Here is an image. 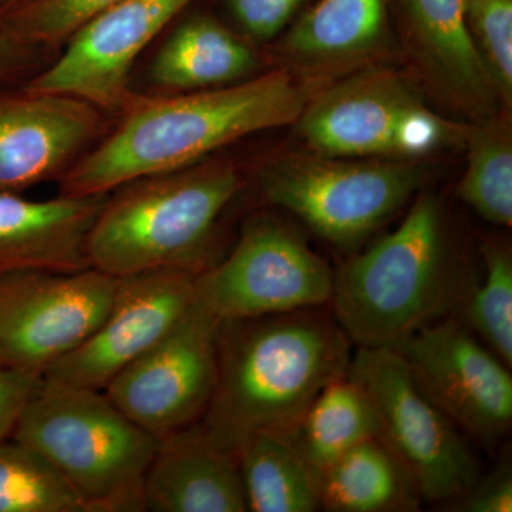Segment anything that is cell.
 <instances>
[{
	"instance_id": "6da1fadb",
	"label": "cell",
	"mask_w": 512,
	"mask_h": 512,
	"mask_svg": "<svg viewBox=\"0 0 512 512\" xmlns=\"http://www.w3.org/2000/svg\"><path fill=\"white\" fill-rule=\"evenodd\" d=\"M305 97L285 72L214 90L133 96L119 126L59 178L60 194L106 195L151 175L183 170L241 138L296 123Z\"/></svg>"
},
{
	"instance_id": "7a4b0ae2",
	"label": "cell",
	"mask_w": 512,
	"mask_h": 512,
	"mask_svg": "<svg viewBox=\"0 0 512 512\" xmlns=\"http://www.w3.org/2000/svg\"><path fill=\"white\" fill-rule=\"evenodd\" d=\"M352 346L329 305L221 322L217 383L195 426L235 456L258 431L291 433L348 375Z\"/></svg>"
},
{
	"instance_id": "3957f363",
	"label": "cell",
	"mask_w": 512,
	"mask_h": 512,
	"mask_svg": "<svg viewBox=\"0 0 512 512\" xmlns=\"http://www.w3.org/2000/svg\"><path fill=\"white\" fill-rule=\"evenodd\" d=\"M471 285L451 262L439 198L420 192L399 227L335 272L329 308L356 348L392 349L457 315Z\"/></svg>"
},
{
	"instance_id": "277c9868",
	"label": "cell",
	"mask_w": 512,
	"mask_h": 512,
	"mask_svg": "<svg viewBox=\"0 0 512 512\" xmlns=\"http://www.w3.org/2000/svg\"><path fill=\"white\" fill-rule=\"evenodd\" d=\"M231 164H194L114 190L90 229V266L114 278L210 268V247L222 212L241 190Z\"/></svg>"
},
{
	"instance_id": "5b68a950",
	"label": "cell",
	"mask_w": 512,
	"mask_h": 512,
	"mask_svg": "<svg viewBox=\"0 0 512 512\" xmlns=\"http://www.w3.org/2000/svg\"><path fill=\"white\" fill-rule=\"evenodd\" d=\"M10 439L45 458L87 512L146 511L144 480L160 440L103 390L42 380Z\"/></svg>"
},
{
	"instance_id": "8992f818",
	"label": "cell",
	"mask_w": 512,
	"mask_h": 512,
	"mask_svg": "<svg viewBox=\"0 0 512 512\" xmlns=\"http://www.w3.org/2000/svg\"><path fill=\"white\" fill-rule=\"evenodd\" d=\"M348 376L365 389L377 421L376 439L399 461L426 503L446 504L480 476L463 434L410 375L390 348H357Z\"/></svg>"
},
{
	"instance_id": "52a82bcc",
	"label": "cell",
	"mask_w": 512,
	"mask_h": 512,
	"mask_svg": "<svg viewBox=\"0 0 512 512\" xmlns=\"http://www.w3.org/2000/svg\"><path fill=\"white\" fill-rule=\"evenodd\" d=\"M335 272L295 231L256 217L227 258L195 278V299L221 322L328 306Z\"/></svg>"
},
{
	"instance_id": "ba28073f",
	"label": "cell",
	"mask_w": 512,
	"mask_h": 512,
	"mask_svg": "<svg viewBox=\"0 0 512 512\" xmlns=\"http://www.w3.org/2000/svg\"><path fill=\"white\" fill-rule=\"evenodd\" d=\"M421 181L413 165L298 158L269 168L262 192L320 238L353 247L389 220Z\"/></svg>"
},
{
	"instance_id": "9c48e42d",
	"label": "cell",
	"mask_w": 512,
	"mask_h": 512,
	"mask_svg": "<svg viewBox=\"0 0 512 512\" xmlns=\"http://www.w3.org/2000/svg\"><path fill=\"white\" fill-rule=\"evenodd\" d=\"M117 282L96 268L0 275V367L43 376L100 325Z\"/></svg>"
},
{
	"instance_id": "30bf717a",
	"label": "cell",
	"mask_w": 512,
	"mask_h": 512,
	"mask_svg": "<svg viewBox=\"0 0 512 512\" xmlns=\"http://www.w3.org/2000/svg\"><path fill=\"white\" fill-rule=\"evenodd\" d=\"M458 430L493 448L512 426V375L457 315L423 326L394 348Z\"/></svg>"
},
{
	"instance_id": "8fae6325",
	"label": "cell",
	"mask_w": 512,
	"mask_h": 512,
	"mask_svg": "<svg viewBox=\"0 0 512 512\" xmlns=\"http://www.w3.org/2000/svg\"><path fill=\"white\" fill-rule=\"evenodd\" d=\"M220 326L195 299L184 318L103 392L158 440L190 429L207 410L217 383Z\"/></svg>"
},
{
	"instance_id": "7c38bea8",
	"label": "cell",
	"mask_w": 512,
	"mask_h": 512,
	"mask_svg": "<svg viewBox=\"0 0 512 512\" xmlns=\"http://www.w3.org/2000/svg\"><path fill=\"white\" fill-rule=\"evenodd\" d=\"M303 137L326 157L420 156L439 146L448 126L392 74L339 84L303 109Z\"/></svg>"
},
{
	"instance_id": "4fadbf2b",
	"label": "cell",
	"mask_w": 512,
	"mask_h": 512,
	"mask_svg": "<svg viewBox=\"0 0 512 512\" xmlns=\"http://www.w3.org/2000/svg\"><path fill=\"white\" fill-rule=\"evenodd\" d=\"M197 275L158 271L119 278L109 311L92 335L43 373L57 386L104 390L184 318Z\"/></svg>"
},
{
	"instance_id": "5bb4252c",
	"label": "cell",
	"mask_w": 512,
	"mask_h": 512,
	"mask_svg": "<svg viewBox=\"0 0 512 512\" xmlns=\"http://www.w3.org/2000/svg\"><path fill=\"white\" fill-rule=\"evenodd\" d=\"M192 0H121L67 39L66 50L26 89L64 94L106 111H123L134 94V63Z\"/></svg>"
},
{
	"instance_id": "9a60e30c",
	"label": "cell",
	"mask_w": 512,
	"mask_h": 512,
	"mask_svg": "<svg viewBox=\"0 0 512 512\" xmlns=\"http://www.w3.org/2000/svg\"><path fill=\"white\" fill-rule=\"evenodd\" d=\"M106 127L104 111L76 97L0 92V192L62 177Z\"/></svg>"
},
{
	"instance_id": "2e32d148",
	"label": "cell",
	"mask_w": 512,
	"mask_h": 512,
	"mask_svg": "<svg viewBox=\"0 0 512 512\" xmlns=\"http://www.w3.org/2000/svg\"><path fill=\"white\" fill-rule=\"evenodd\" d=\"M107 195L35 201L0 192V275L92 268L87 239Z\"/></svg>"
},
{
	"instance_id": "e0dca14e",
	"label": "cell",
	"mask_w": 512,
	"mask_h": 512,
	"mask_svg": "<svg viewBox=\"0 0 512 512\" xmlns=\"http://www.w3.org/2000/svg\"><path fill=\"white\" fill-rule=\"evenodd\" d=\"M144 510L247 512L238 457L197 426L160 440L144 480Z\"/></svg>"
},
{
	"instance_id": "ac0fdd59",
	"label": "cell",
	"mask_w": 512,
	"mask_h": 512,
	"mask_svg": "<svg viewBox=\"0 0 512 512\" xmlns=\"http://www.w3.org/2000/svg\"><path fill=\"white\" fill-rule=\"evenodd\" d=\"M254 66V53L239 37L215 20L195 18L165 40L150 74L160 89L197 92L237 82Z\"/></svg>"
},
{
	"instance_id": "d6986e66",
	"label": "cell",
	"mask_w": 512,
	"mask_h": 512,
	"mask_svg": "<svg viewBox=\"0 0 512 512\" xmlns=\"http://www.w3.org/2000/svg\"><path fill=\"white\" fill-rule=\"evenodd\" d=\"M320 510L330 512L419 511L412 478L376 437L357 444L319 474Z\"/></svg>"
},
{
	"instance_id": "ffe728a7",
	"label": "cell",
	"mask_w": 512,
	"mask_h": 512,
	"mask_svg": "<svg viewBox=\"0 0 512 512\" xmlns=\"http://www.w3.org/2000/svg\"><path fill=\"white\" fill-rule=\"evenodd\" d=\"M237 457L248 511L320 510L319 471L303 456L293 431H258Z\"/></svg>"
},
{
	"instance_id": "44dd1931",
	"label": "cell",
	"mask_w": 512,
	"mask_h": 512,
	"mask_svg": "<svg viewBox=\"0 0 512 512\" xmlns=\"http://www.w3.org/2000/svg\"><path fill=\"white\" fill-rule=\"evenodd\" d=\"M376 433L372 402L365 389L348 375L328 384L293 430L303 456L319 474Z\"/></svg>"
},
{
	"instance_id": "7402d4cb",
	"label": "cell",
	"mask_w": 512,
	"mask_h": 512,
	"mask_svg": "<svg viewBox=\"0 0 512 512\" xmlns=\"http://www.w3.org/2000/svg\"><path fill=\"white\" fill-rule=\"evenodd\" d=\"M384 26V0H320L286 43L295 55L311 59L357 55L382 39Z\"/></svg>"
},
{
	"instance_id": "603a6c76",
	"label": "cell",
	"mask_w": 512,
	"mask_h": 512,
	"mask_svg": "<svg viewBox=\"0 0 512 512\" xmlns=\"http://www.w3.org/2000/svg\"><path fill=\"white\" fill-rule=\"evenodd\" d=\"M414 28L441 70L463 89L483 93L490 73L468 29L467 0H409Z\"/></svg>"
},
{
	"instance_id": "cb8c5ba5",
	"label": "cell",
	"mask_w": 512,
	"mask_h": 512,
	"mask_svg": "<svg viewBox=\"0 0 512 512\" xmlns=\"http://www.w3.org/2000/svg\"><path fill=\"white\" fill-rule=\"evenodd\" d=\"M0 512H87L55 468L15 440L0 441Z\"/></svg>"
},
{
	"instance_id": "d4e9b609",
	"label": "cell",
	"mask_w": 512,
	"mask_h": 512,
	"mask_svg": "<svg viewBox=\"0 0 512 512\" xmlns=\"http://www.w3.org/2000/svg\"><path fill=\"white\" fill-rule=\"evenodd\" d=\"M483 281L470 286L457 316L512 369V258L494 241L483 247Z\"/></svg>"
},
{
	"instance_id": "484cf974",
	"label": "cell",
	"mask_w": 512,
	"mask_h": 512,
	"mask_svg": "<svg viewBox=\"0 0 512 512\" xmlns=\"http://www.w3.org/2000/svg\"><path fill=\"white\" fill-rule=\"evenodd\" d=\"M458 197L500 227L512 224V146L504 128L483 127L471 138Z\"/></svg>"
},
{
	"instance_id": "4316f807",
	"label": "cell",
	"mask_w": 512,
	"mask_h": 512,
	"mask_svg": "<svg viewBox=\"0 0 512 512\" xmlns=\"http://www.w3.org/2000/svg\"><path fill=\"white\" fill-rule=\"evenodd\" d=\"M121 0H25L0 13V29L28 47L67 42L73 33Z\"/></svg>"
},
{
	"instance_id": "83f0119b",
	"label": "cell",
	"mask_w": 512,
	"mask_h": 512,
	"mask_svg": "<svg viewBox=\"0 0 512 512\" xmlns=\"http://www.w3.org/2000/svg\"><path fill=\"white\" fill-rule=\"evenodd\" d=\"M467 20L505 87L512 86V0H467Z\"/></svg>"
},
{
	"instance_id": "f1b7e54d",
	"label": "cell",
	"mask_w": 512,
	"mask_h": 512,
	"mask_svg": "<svg viewBox=\"0 0 512 512\" xmlns=\"http://www.w3.org/2000/svg\"><path fill=\"white\" fill-rule=\"evenodd\" d=\"M448 511L511 512L512 470L510 460H504L490 474L471 484L466 493L443 504Z\"/></svg>"
},
{
	"instance_id": "f546056e",
	"label": "cell",
	"mask_w": 512,
	"mask_h": 512,
	"mask_svg": "<svg viewBox=\"0 0 512 512\" xmlns=\"http://www.w3.org/2000/svg\"><path fill=\"white\" fill-rule=\"evenodd\" d=\"M303 0H229L232 13L244 29L258 39L281 32Z\"/></svg>"
},
{
	"instance_id": "4dcf8cb0",
	"label": "cell",
	"mask_w": 512,
	"mask_h": 512,
	"mask_svg": "<svg viewBox=\"0 0 512 512\" xmlns=\"http://www.w3.org/2000/svg\"><path fill=\"white\" fill-rule=\"evenodd\" d=\"M42 380L39 373L0 367V441L12 437L23 407Z\"/></svg>"
},
{
	"instance_id": "1f68e13d",
	"label": "cell",
	"mask_w": 512,
	"mask_h": 512,
	"mask_svg": "<svg viewBox=\"0 0 512 512\" xmlns=\"http://www.w3.org/2000/svg\"><path fill=\"white\" fill-rule=\"evenodd\" d=\"M30 49L0 29V83L25 67Z\"/></svg>"
},
{
	"instance_id": "d6a6232c",
	"label": "cell",
	"mask_w": 512,
	"mask_h": 512,
	"mask_svg": "<svg viewBox=\"0 0 512 512\" xmlns=\"http://www.w3.org/2000/svg\"><path fill=\"white\" fill-rule=\"evenodd\" d=\"M23 2H25V0H0V13L15 8V6H18Z\"/></svg>"
}]
</instances>
